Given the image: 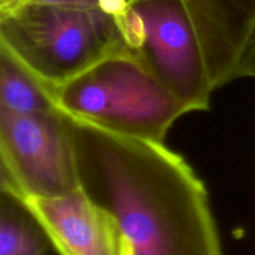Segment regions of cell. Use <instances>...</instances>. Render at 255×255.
I'll return each instance as SVG.
<instances>
[{"label": "cell", "mask_w": 255, "mask_h": 255, "mask_svg": "<svg viewBox=\"0 0 255 255\" xmlns=\"http://www.w3.org/2000/svg\"><path fill=\"white\" fill-rule=\"evenodd\" d=\"M61 114L80 188L114 217L131 255H226L206 186L183 156Z\"/></svg>", "instance_id": "6da1fadb"}, {"label": "cell", "mask_w": 255, "mask_h": 255, "mask_svg": "<svg viewBox=\"0 0 255 255\" xmlns=\"http://www.w3.org/2000/svg\"><path fill=\"white\" fill-rule=\"evenodd\" d=\"M116 15L102 6L20 1L0 11V41L54 90L107 56L127 52Z\"/></svg>", "instance_id": "7a4b0ae2"}, {"label": "cell", "mask_w": 255, "mask_h": 255, "mask_svg": "<svg viewBox=\"0 0 255 255\" xmlns=\"http://www.w3.org/2000/svg\"><path fill=\"white\" fill-rule=\"evenodd\" d=\"M69 116L144 141L163 142L186 105L128 52L101 60L52 90Z\"/></svg>", "instance_id": "3957f363"}, {"label": "cell", "mask_w": 255, "mask_h": 255, "mask_svg": "<svg viewBox=\"0 0 255 255\" xmlns=\"http://www.w3.org/2000/svg\"><path fill=\"white\" fill-rule=\"evenodd\" d=\"M126 51L189 112L209 109L213 89L194 25L182 0H126L116 15Z\"/></svg>", "instance_id": "277c9868"}, {"label": "cell", "mask_w": 255, "mask_h": 255, "mask_svg": "<svg viewBox=\"0 0 255 255\" xmlns=\"http://www.w3.org/2000/svg\"><path fill=\"white\" fill-rule=\"evenodd\" d=\"M0 157L24 198L80 188L74 146L60 110L26 115L0 107Z\"/></svg>", "instance_id": "5b68a950"}, {"label": "cell", "mask_w": 255, "mask_h": 255, "mask_svg": "<svg viewBox=\"0 0 255 255\" xmlns=\"http://www.w3.org/2000/svg\"><path fill=\"white\" fill-rule=\"evenodd\" d=\"M22 202L56 255H131L114 217L81 188Z\"/></svg>", "instance_id": "8992f818"}, {"label": "cell", "mask_w": 255, "mask_h": 255, "mask_svg": "<svg viewBox=\"0 0 255 255\" xmlns=\"http://www.w3.org/2000/svg\"><path fill=\"white\" fill-rule=\"evenodd\" d=\"M194 25L212 89L233 80L255 25V0H182Z\"/></svg>", "instance_id": "52a82bcc"}, {"label": "cell", "mask_w": 255, "mask_h": 255, "mask_svg": "<svg viewBox=\"0 0 255 255\" xmlns=\"http://www.w3.org/2000/svg\"><path fill=\"white\" fill-rule=\"evenodd\" d=\"M0 107L16 114L57 112L52 90L0 41Z\"/></svg>", "instance_id": "ba28073f"}, {"label": "cell", "mask_w": 255, "mask_h": 255, "mask_svg": "<svg viewBox=\"0 0 255 255\" xmlns=\"http://www.w3.org/2000/svg\"><path fill=\"white\" fill-rule=\"evenodd\" d=\"M49 239L22 199L0 192V255H51Z\"/></svg>", "instance_id": "9c48e42d"}, {"label": "cell", "mask_w": 255, "mask_h": 255, "mask_svg": "<svg viewBox=\"0 0 255 255\" xmlns=\"http://www.w3.org/2000/svg\"><path fill=\"white\" fill-rule=\"evenodd\" d=\"M22 1L35 2V4L55 5V6L70 7H95L102 6L109 11L117 14L124 7L126 0H22Z\"/></svg>", "instance_id": "30bf717a"}, {"label": "cell", "mask_w": 255, "mask_h": 255, "mask_svg": "<svg viewBox=\"0 0 255 255\" xmlns=\"http://www.w3.org/2000/svg\"><path fill=\"white\" fill-rule=\"evenodd\" d=\"M242 77L255 79V25L244 45L233 72V80Z\"/></svg>", "instance_id": "8fae6325"}, {"label": "cell", "mask_w": 255, "mask_h": 255, "mask_svg": "<svg viewBox=\"0 0 255 255\" xmlns=\"http://www.w3.org/2000/svg\"><path fill=\"white\" fill-rule=\"evenodd\" d=\"M0 192L1 193L10 194V196H14L19 199H24L21 191L17 187V184L15 183L12 177L10 176L9 171L5 167L1 157H0Z\"/></svg>", "instance_id": "7c38bea8"}, {"label": "cell", "mask_w": 255, "mask_h": 255, "mask_svg": "<svg viewBox=\"0 0 255 255\" xmlns=\"http://www.w3.org/2000/svg\"><path fill=\"white\" fill-rule=\"evenodd\" d=\"M20 1H22V0H0V7H1V9H4V7L10 6V5H14V4H16V2H20Z\"/></svg>", "instance_id": "4fadbf2b"}, {"label": "cell", "mask_w": 255, "mask_h": 255, "mask_svg": "<svg viewBox=\"0 0 255 255\" xmlns=\"http://www.w3.org/2000/svg\"><path fill=\"white\" fill-rule=\"evenodd\" d=\"M0 11H1V7H0Z\"/></svg>", "instance_id": "5bb4252c"}]
</instances>
